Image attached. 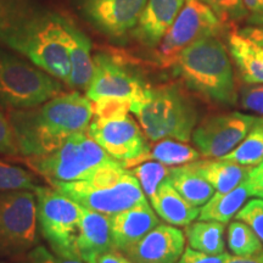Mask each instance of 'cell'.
Listing matches in <instances>:
<instances>
[{"instance_id":"obj_1","label":"cell","mask_w":263,"mask_h":263,"mask_svg":"<svg viewBox=\"0 0 263 263\" xmlns=\"http://www.w3.org/2000/svg\"><path fill=\"white\" fill-rule=\"evenodd\" d=\"M65 24V16L33 0H0V45L67 83L71 64Z\"/></svg>"},{"instance_id":"obj_2","label":"cell","mask_w":263,"mask_h":263,"mask_svg":"<svg viewBox=\"0 0 263 263\" xmlns=\"http://www.w3.org/2000/svg\"><path fill=\"white\" fill-rule=\"evenodd\" d=\"M93 118V104L78 91L59 94L44 104L14 110L9 122L18 154L43 156L57 150L78 132H87Z\"/></svg>"},{"instance_id":"obj_3","label":"cell","mask_w":263,"mask_h":263,"mask_svg":"<svg viewBox=\"0 0 263 263\" xmlns=\"http://www.w3.org/2000/svg\"><path fill=\"white\" fill-rule=\"evenodd\" d=\"M173 66L184 83L213 103L234 105L238 100L232 61L218 37L202 38L190 44Z\"/></svg>"},{"instance_id":"obj_4","label":"cell","mask_w":263,"mask_h":263,"mask_svg":"<svg viewBox=\"0 0 263 263\" xmlns=\"http://www.w3.org/2000/svg\"><path fill=\"white\" fill-rule=\"evenodd\" d=\"M129 111L153 141L168 138L188 143L197 122L195 104L177 84L146 85L143 94L130 101Z\"/></svg>"},{"instance_id":"obj_5","label":"cell","mask_w":263,"mask_h":263,"mask_svg":"<svg viewBox=\"0 0 263 263\" xmlns=\"http://www.w3.org/2000/svg\"><path fill=\"white\" fill-rule=\"evenodd\" d=\"M50 184L82 207L107 216L146 201L137 177L117 161L100 167L85 179Z\"/></svg>"},{"instance_id":"obj_6","label":"cell","mask_w":263,"mask_h":263,"mask_svg":"<svg viewBox=\"0 0 263 263\" xmlns=\"http://www.w3.org/2000/svg\"><path fill=\"white\" fill-rule=\"evenodd\" d=\"M115 161L87 132H78L57 150L47 155L29 157L27 162L49 182L55 183L85 179L100 167Z\"/></svg>"},{"instance_id":"obj_7","label":"cell","mask_w":263,"mask_h":263,"mask_svg":"<svg viewBox=\"0 0 263 263\" xmlns=\"http://www.w3.org/2000/svg\"><path fill=\"white\" fill-rule=\"evenodd\" d=\"M61 93L57 78L0 48V105L25 110L44 104Z\"/></svg>"},{"instance_id":"obj_8","label":"cell","mask_w":263,"mask_h":263,"mask_svg":"<svg viewBox=\"0 0 263 263\" xmlns=\"http://www.w3.org/2000/svg\"><path fill=\"white\" fill-rule=\"evenodd\" d=\"M33 193L37 199L39 232L52 252L61 257L81 258L76 241L80 233L82 206L55 188L38 186Z\"/></svg>"},{"instance_id":"obj_9","label":"cell","mask_w":263,"mask_h":263,"mask_svg":"<svg viewBox=\"0 0 263 263\" xmlns=\"http://www.w3.org/2000/svg\"><path fill=\"white\" fill-rule=\"evenodd\" d=\"M37 199L31 190L0 193V256L22 257L38 244Z\"/></svg>"},{"instance_id":"obj_10","label":"cell","mask_w":263,"mask_h":263,"mask_svg":"<svg viewBox=\"0 0 263 263\" xmlns=\"http://www.w3.org/2000/svg\"><path fill=\"white\" fill-rule=\"evenodd\" d=\"M227 27L201 0H185L178 16L159 43L156 57L162 67H171L184 49L207 37H221Z\"/></svg>"},{"instance_id":"obj_11","label":"cell","mask_w":263,"mask_h":263,"mask_svg":"<svg viewBox=\"0 0 263 263\" xmlns=\"http://www.w3.org/2000/svg\"><path fill=\"white\" fill-rule=\"evenodd\" d=\"M88 136L124 168L144 162L150 150L143 129L128 114L94 117L88 127Z\"/></svg>"},{"instance_id":"obj_12","label":"cell","mask_w":263,"mask_h":263,"mask_svg":"<svg viewBox=\"0 0 263 263\" xmlns=\"http://www.w3.org/2000/svg\"><path fill=\"white\" fill-rule=\"evenodd\" d=\"M257 117L241 112L213 115L194 128L192 140L201 156L222 159L244 140Z\"/></svg>"},{"instance_id":"obj_13","label":"cell","mask_w":263,"mask_h":263,"mask_svg":"<svg viewBox=\"0 0 263 263\" xmlns=\"http://www.w3.org/2000/svg\"><path fill=\"white\" fill-rule=\"evenodd\" d=\"M93 60V77L85 95L91 103L108 98L133 101L143 94L147 84L123 62L104 52H99Z\"/></svg>"},{"instance_id":"obj_14","label":"cell","mask_w":263,"mask_h":263,"mask_svg":"<svg viewBox=\"0 0 263 263\" xmlns=\"http://www.w3.org/2000/svg\"><path fill=\"white\" fill-rule=\"evenodd\" d=\"M146 0H81L84 18L107 37L122 38L136 27Z\"/></svg>"},{"instance_id":"obj_15","label":"cell","mask_w":263,"mask_h":263,"mask_svg":"<svg viewBox=\"0 0 263 263\" xmlns=\"http://www.w3.org/2000/svg\"><path fill=\"white\" fill-rule=\"evenodd\" d=\"M185 248L182 230L159 223L124 254L133 263H177Z\"/></svg>"},{"instance_id":"obj_16","label":"cell","mask_w":263,"mask_h":263,"mask_svg":"<svg viewBox=\"0 0 263 263\" xmlns=\"http://www.w3.org/2000/svg\"><path fill=\"white\" fill-rule=\"evenodd\" d=\"M159 223L155 211L147 201L140 202L126 211L110 216L114 250L126 252Z\"/></svg>"},{"instance_id":"obj_17","label":"cell","mask_w":263,"mask_h":263,"mask_svg":"<svg viewBox=\"0 0 263 263\" xmlns=\"http://www.w3.org/2000/svg\"><path fill=\"white\" fill-rule=\"evenodd\" d=\"M185 0H146L133 34L146 47L159 44L178 16Z\"/></svg>"},{"instance_id":"obj_18","label":"cell","mask_w":263,"mask_h":263,"mask_svg":"<svg viewBox=\"0 0 263 263\" xmlns=\"http://www.w3.org/2000/svg\"><path fill=\"white\" fill-rule=\"evenodd\" d=\"M76 249L80 257L88 263L104 252L114 250L111 239L110 216L82 207V219Z\"/></svg>"},{"instance_id":"obj_19","label":"cell","mask_w":263,"mask_h":263,"mask_svg":"<svg viewBox=\"0 0 263 263\" xmlns=\"http://www.w3.org/2000/svg\"><path fill=\"white\" fill-rule=\"evenodd\" d=\"M66 47L70 57L71 73L67 84L72 88L87 90L94 71L91 57V43L89 38L76 27L70 18L66 17Z\"/></svg>"},{"instance_id":"obj_20","label":"cell","mask_w":263,"mask_h":263,"mask_svg":"<svg viewBox=\"0 0 263 263\" xmlns=\"http://www.w3.org/2000/svg\"><path fill=\"white\" fill-rule=\"evenodd\" d=\"M150 202L157 215L171 226H189L200 213L199 207L189 203L174 189L170 178L161 183Z\"/></svg>"},{"instance_id":"obj_21","label":"cell","mask_w":263,"mask_h":263,"mask_svg":"<svg viewBox=\"0 0 263 263\" xmlns=\"http://www.w3.org/2000/svg\"><path fill=\"white\" fill-rule=\"evenodd\" d=\"M228 48L242 80L249 84H263V47L238 31H232L228 34Z\"/></svg>"},{"instance_id":"obj_22","label":"cell","mask_w":263,"mask_h":263,"mask_svg":"<svg viewBox=\"0 0 263 263\" xmlns=\"http://www.w3.org/2000/svg\"><path fill=\"white\" fill-rule=\"evenodd\" d=\"M192 168L203 177L217 190V193H227L236 188L248 178L251 167L235 162L219 160H196L188 163Z\"/></svg>"},{"instance_id":"obj_23","label":"cell","mask_w":263,"mask_h":263,"mask_svg":"<svg viewBox=\"0 0 263 263\" xmlns=\"http://www.w3.org/2000/svg\"><path fill=\"white\" fill-rule=\"evenodd\" d=\"M249 196L251 195L246 180L230 192L215 193L200 210L197 218L200 221H215L226 224L236 216Z\"/></svg>"},{"instance_id":"obj_24","label":"cell","mask_w":263,"mask_h":263,"mask_svg":"<svg viewBox=\"0 0 263 263\" xmlns=\"http://www.w3.org/2000/svg\"><path fill=\"white\" fill-rule=\"evenodd\" d=\"M168 178L174 189L193 206H203L215 195V188L189 164L170 167Z\"/></svg>"},{"instance_id":"obj_25","label":"cell","mask_w":263,"mask_h":263,"mask_svg":"<svg viewBox=\"0 0 263 263\" xmlns=\"http://www.w3.org/2000/svg\"><path fill=\"white\" fill-rule=\"evenodd\" d=\"M224 224L215 221H200L190 223L185 228L189 246L209 255L224 252Z\"/></svg>"},{"instance_id":"obj_26","label":"cell","mask_w":263,"mask_h":263,"mask_svg":"<svg viewBox=\"0 0 263 263\" xmlns=\"http://www.w3.org/2000/svg\"><path fill=\"white\" fill-rule=\"evenodd\" d=\"M201 155L196 149L188 145L184 141L161 139L157 140L155 145L150 147L146 160L157 161V162L168 167L183 166L199 160ZM145 160V161H146Z\"/></svg>"},{"instance_id":"obj_27","label":"cell","mask_w":263,"mask_h":263,"mask_svg":"<svg viewBox=\"0 0 263 263\" xmlns=\"http://www.w3.org/2000/svg\"><path fill=\"white\" fill-rule=\"evenodd\" d=\"M223 160L242 166L254 167L263 161V117H257L251 130L244 140L232 153L222 157Z\"/></svg>"},{"instance_id":"obj_28","label":"cell","mask_w":263,"mask_h":263,"mask_svg":"<svg viewBox=\"0 0 263 263\" xmlns=\"http://www.w3.org/2000/svg\"><path fill=\"white\" fill-rule=\"evenodd\" d=\"M228 246L235 256L254 255L263 250L262 241L254 230L238 219L228 227Z\"/></svg>"},{"instance_id":"obj_29","label":"cell","mask_w":263,"mask_h":263,"mask_svg":"<svg viewBox=\"0 0 263 263\" xmlns=\"http://www.w3.org/2000/svg\"><path fill=\"white\" fill-rule=\"evenodd\" d=\"M130 170L134 176L137 177L141 189L147 199L151 200L155 193L159 189L161 183L164 179L168 178L170 167L157 162V161H149V162H143L137 166L132 167Z\"/></svg>"},{"instance_id":"obj_30","label":"cell","mask_w":263,"mask_h":263,"mask_svg":"<svg viewBox=\"0 0 263 263\" xmlns=\"http://www.w3.org/2000/svg\"><path fill=\"white\" fill-rule=\"evenodd\" d=\"M39 185L32 173L0 160V193L11 190H31L34 192Z\"/></svg>"},{"instance_id":"obj_31","label":"cell","mask_w":263,"mask_h":263,"mask_svg":"<svg viewBox=\"0 0 263 263\" xmlns=\"http://www.w3.org/2000/svg\"><path fill=\"white\" fill-rule=\"evenodd\" d=\"M215 12L227 29L233 28L240 21L248 18V12L242 0H201Z\"/></svg>"},{"instance_id":"obj_32","label":"cell","mask_w":263,"mask_h":263,"mask_svg":"<svg viewBox=\"0 0 263 263\" xmlns=\"http://www.w3.org/2000/svg\"><path fill=\"white\" fill-rule=\"evenodd\" d=\"M235 218L244 222L254 230L263 244V199L250 200L242 209H240Z\"/></svg>"},{"instance_id":"obj_33","label":"cell","mask_w":263,"mask_h":263,"mask_svg":"<svg viewBox=\"0 0 263 263\" xmlns=\"http://www.w3.org/2000/svg\"><path fill=\"white\" fill-rule=\"evenodd\" d=\"M91 104H93V116L101 118L126 115L129 112L130 108V101L126 99H100Z\"/></svg>"},{"instance_id":"obj_34","label":"cell","mask_w":263,"mask_h":263,"mask_svg":"<svg viewBox=\"0 0 263 263\" xmlns=\"http://www.w3.org/2000/svg\"><path fill=\"white\" fill-rule=\"evenodd\" d=\"M239 104L244 110L251 111L258 117H263V84L250 85L240 90Z\"/></svg>"},{"instance_id":"obj_35","label":"cell","mask_w":263,"mask_h":263,"mask_svg":"<svg viewBox=\"0 0 263 263\" xmlns=\"http://www.w3.org/2000/svg\"><path fill=\"white\" fill-rule=\"evenodd\" d=\"M20 263H87L82 258L61 257L48 251L44 246H35L25 256H22Z\"/></svg>"},{"instance_id":"obj_36","label":"cell","mask_w":263,"mask_h":263,"mask_svg":"<svg viewBox=\"0 0 263 263\" xmlns=\"http://www.w3.org/2000/svg\"><path fill=\"white\" fill-rule=\"evenodd\" d=\"M0 154L15 156L18 154L9 120L0 112Z\"/></svg>"},{"instance_id":"obj_37","label":"cell","mask_w":263,"mask_h":263,"mask_svg":"<svg viewBox=\"0 0 263 263\" xmlns=\"http://www.w3.org/2000/svg\"><path fill=\"white\" fill-rule=\"evenodd\" d=\"M229 256L230 255L226 251L219 255H209L205 254V252L194 250L189 246V248L184 250L177 263H226Z\"/></svg>"},{"instance_id":"obj_38","label":"cell","mask_w":263,"mask_h":263,"mask_svg":"<svg viewBox=\"0 0 263 263\" xmlns=\"http://www.w3.org/2000/svg\"><path fill=\"white\" fill-rule=\"evenodd\" d=\"M246 182L249 184L250 195L263 199V161L250 168Z\"/></svg>"},{"instance_id":"obj_39","label":"cell","mask_w":263,"mask_h":263,"mask_svg":"<svg viewBox=\"0 0 263 263\" xmlns=\"http://www.w3.org/2000/svg\"><path fill=\"white\" fill-rule=\"evenodd\" d=\"M248 12V22L251 25H263V0H242Z\"/></svg>"},{"instance_id":"obj_40","label":"cell","mask_w":263,"mask_h":263,"mask_svg":"<svg viewBox=\"0 0 263 263\" xmlns=\"http://www.w3.org/2000/svg\"><path fill=\"white\" fill-rule=\"evenodd\" d=\"M239 33L251 42L263 47V25H251L240 29Z\"/></svg>"},{"instance_id":"obj_41","label":"cell","mask_w":263,"mask_h":263,"mask_svg":"<svg viewBox=\"0 0 263 263\" xmlns=\"http://www.w3.org/2000/svg\"><path fill=\"white\" fill-rule=\"evenodd\" d=\"M97 263H133L130 258L126 257L117 250H111V251L104 252L98 256Z\"/></svg>"},{"instance_id":"obj_42","label":"cell","mask_w":263,"mask_h":263,"mask_svg":"<svg viewBox=\"0 0 263 263\" xmlns=\"http://www.w3.org/2000/svg\"><path fill=\"white\" fill-rule=\"evenodd\" d=\"M226 263H263V250L249 256H229Z\"/></svg>"},{"instance_id":"obj_43","label":"cell","mask_w":263,"mask_h":263,"mask_svg":"<svg viewBox=\"0 0 263 263\" xmlns=\"http://www.w3.org/2000/svg\"><path fill=\"white\" fill-rule=\"evenodd\" d=\"M88 263H97V258H91L88 261Z\"/></svg>"}]
</instances>
